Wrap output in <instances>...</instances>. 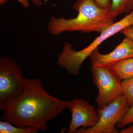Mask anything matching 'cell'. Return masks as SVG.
<instances>
[{"instance_id":"cell-1","label":"cell","mask_w":133,"mask_h":133,"mask_svg":"<svg viewBox=\"0 0 133 133\" xmlns=\"http://www.w3.org/2000/svg\"><path fill=\"white\" fill-rule=\"evenodd\" d=\"M24 80L23 92L10 96L0 104L1 120L19 127H33L45 132L48 122L68 108L70 102L49 94L40 78L25 77Z\"/></svg>"},{"instance_id":"cell-2","label":"cell","mask_w":133,"mask_h":133,"mask_svg":"<svg viewBox=\"0 0 133 133\" xmlns=\"http://www.w3.org/2000/svg\"><path fill=\"white\" fill-rule=\"evenodd\" d=\"M73 8L78 12L74 18L51 16L47 26L50 34L57 36L66 31H78L100 34L114 23L109 9L101 8L92 0H77Z\"/></svg>"},{"instance_id":"cell-3","label":"cell","mask_w":133,"mask_h":133,"mask_svg":"<svg viewBox=\"0 0 133 133\" xmlns=\"http://www.w3.org/2000/svg\"><path fill=\"white\" fill-rule=\"evenodd\" d=\"M131 26H133V10L119 21L113 23L100 34L90 45L83 49L77 51L72 49L71 44L65 42L63 45L62 53L58 57V65L69 74L78 76L83 62L99 45L108 38L120 32L123 29Z\"/></svg>"},{"instance_id":"cell-4","label":"cell","mask_w":133,"mask_h":133,"mask_svg":"<svg viewBox=\"0 0 133 133\" xmlns=\"http://www.w3.org/2000/svg\"><path fill=\"white\" fill-rule=\"evenodd\" d=\"M91 71L93 82L98 90L95 100L98 109H102L123 95L122 80L111 67L91 66Z\"/></svg>"},{"instance_id":"cell-5","label":"cell","mask_w":133,"mask_h":133,"mask_svg":"<svg viewBox=\"0 0 133 133\" xmlns=\"http://www.w3.org/2000/svg\"><path fill=\"white\" fill-rule=\"evenodd\" d=\"M130 107L124 95L120 96L98 112L99 119L90 128H78L75 133H117L116 127L128 111Z\"/></svg>"},{"instance_id":"cell-6","label":"cell","mask_w":133,"mask_h":133,"mask_svg":"<svg viewBox=\"0 0 133 133\" xmlns=\"http://www.w3.org/2000/svg\"><path fill=\"white\" fill-rule=\"evenodd\" d=\"M24 78L20 65L14 58L5 56L0 59V104L6 98L23 92Z\"/></svg>"},{"instance_id":"cell-7","label":"cell","mask_w":133,"mask_h":133,"mask_svg":"<svg viewBox=\"0 0 133 133\" xmlns=\"http://www.w3.org/2000/svg\"><path fill=\"white\" fill-rule=\"evenodd\" d=\"M68 108L71 115L68 133H75L81 127L84 128L93 127L99 121L98 111L85 100L74 99L70 102Z\"/></svg>"},{"instance_id":"cell-8","label":"cell","mask_w":133,"mask_h":133,"mask_svg":"<svg viewBox=\"0 0 133 133\" xmlns=\"http://www.w3.org/2000/svg\"><path fill=\"white\" fill-rule=\"evenodd\" d=\"M99 49V47L95 49L89 56L92 66L110 67L122 60L133 57V40L125 36L122 42L108 54H101Z\"/></svg>"},{"instance_id":"cell-9","label":"cell","mask_w":133,"mask_h":133,"mask_svg":"<svg viewBox=\"0 0 133 133\" xmlns=\"http://www.w3.org/2000/svg\"><path fill=\"white\" fill-rule=\"evenodd\" d=\"M122 80L133 77V57L124 59L111 67Z\"/></svg>"},{"instance_id":"cell-10","label":"cell","mask_w":133,"mask_h":133,"mask_svg":"<svg viewBox=\"0 0 133 133\" xmlns=\"http://www.w3.org/2000/svg\"><path fill=\"white\" fill-rule=\"evenodd\" d=\"M133 10V0H112L109 12L115 19L120 15H128Z\"/></svg>"},{"instance_id":"cell-11","label":"cell","mask_w":133,"mask_h":133,"mask_svg":"<svg viewBox=\"0 0 133 133\" xmlns=\"http://www.w3.org/2000/svg\"><path fill=\"white\" fill-rule=\"evenodd\" d=\"M38 131L34 127H19L8 122L0 121V133H37Z\"/></svg>"},{"instance_id":"cell-12","label":"cell","mask_w":133,"mask_h":133,"mask_svg":"<svg viewBox=\"0 0 133 133\" xmlns=\"http://www.w3.org/2000/svg\"><path fill=\"white\" fill-rule=\"evenodd\" d=\"M121 86L123 95L130 107L133 103V77L122 80Z\"/></svg>"},{"instance_id":"cell-13","label":"cell","mask_w":133,"mask_h":133,"mask_svg":"<svg viewBox=\"0 0 133 133\" xmlns=\"http://www.w3.org/2000/svg\"><path fill=\"white\" fill-rule=\"evenodd\" d=\"M133 123V103L125 116L116 125V127L121 129Z\"/></svg>"},{"instance_id":"cell-14","label":"cell","mask_w":133,"mask_h":133,"mask_svg":"<svg viewBox=\"0 0 133 133\" xmlns=\"http://www.w3.org/2000/svg\"><path fill=\"white\" fill-rule=\"evenodd\" d=\"M99 7L103 9H109L112 0H92Z\"/></svg>"},{"instance_id":"cell-15","label":"cell","mask_w":133,"mask_h":133,"mask_svg":"<svg viewBox=\"0 0 133 133\" xmlns=\"http://www.w3.org/2000/svg\"><path fill=\"white\" fill-rule=\"evenodd\" d=\"M120 33L123 34L125 36L129 37L133 40V26L125 28L120 31Z\"/></svg>"},{"instance_id":"cell-16","label":"cell","mask_w":133,"mask_h":133,"mask_svg":"<svg viewBox=\"0 0 133 133\" xmlns=\"http://www.w3.org/2000/svg\"><path fill=\"white\" fill-rule=\"evenodd\" d=\"M121 133H133V125L129 126L127 128L122 129L121 131Z\"/></svg>"},{"instance_id":"cell-17","label":"cell","mask_w":133,"mask_h":133,"mask_svg":"<svg viewBox=\"0 0 133 133\" xmlns=\"http://www.w3.org/2000/svg\"><path fill=\"white\" fill-rule=\"evenodd\" d=\"M23 7L24 8L29 7V0H17Z\"/></svg>"},{"instance_id":"cell-18","label":"cell","mask_w":133,"mask_h":133,"mask_svg":"<svg viewBox=\"0 0 133 133\" xmlns=\"http://www.w3.org/2000/svg\"><path fill=\"white\" fill-rule=\"evenodd\" d=\"M33 3V5L35 6H40L42 4V0H29Z\"/></svg>"},{"instance_id":"cell-19","label":"cell","mask_w":133,"mask_h":133,"mask_svg":"<svg viewBox=\"0 0 133 133\" xmlns=\"http://www.w3.org/2000/svg\"><path fill=\"white\" fill-rule=\"evenodd\" d=\"M7 2V0H0V3L1 5H3Z\"/></svg>"}]
</instances>
